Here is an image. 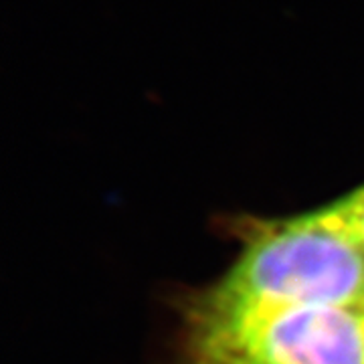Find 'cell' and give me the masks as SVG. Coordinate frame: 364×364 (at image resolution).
<instances>
[{
    "label": "cell",
    "mask_w": 364,
    "mask_h": 364,
    "mask_svg": "<svg viewBox=\"0 0 364 364\" xmlns=\"http://www.w3.org/2000/svg\"><path fill=\"white\" fill-rule=\"evenodd\" d=\"M334 219L364 247V184L326 205Z\"/></svg>",
    "instance_id": "cell-3"
},
{
    "label": "cell",
    "mask_w": 364,
    "mask_h": 364,
    "mask_svg": "<svg viewBox=\"0 0 364 364\" xmlns=\"http://www.w3.org/2000/svg\"><path fill=\"white\" fill-rule=\"evenodd\" d=\"M235 261L188 304L239 308L253 304L344 306L364 296V247L326 205L277 219H237Z\"/></svg>",
    "instance_id": "cell-1"
},
{
    "label": "cell",
    "mask_w": 364,
    "mask_h": 364,
    "mask_svg": "<svg viewBox=\"0 0 364 364\" xmlns=\"http://www.w3.org/2000/svg\"><path fill=\"white\" fill-rule=\"evenodd\" d=\"M178 314L166 364H364V320L356 308H200L181 299Z\"/></svg>",
    "instance_id": "cell-2"
},
{
    "label": "cell",
    "mask_w": 364,
    "mask_h": 364,
    "mask_svg": "<svg viewBox=\"0 0 364 364\" xmlns=\"http://www.w3.org/2000/svg\"><path fill=\"white\" fill-rule=\"evenodd\" d=\"M356 310H358V314L363 316V320H364V296H363V299H360V304L356 306Z\"/></svg>",
    "instance_id": "cell-4"
}]
</instances>
